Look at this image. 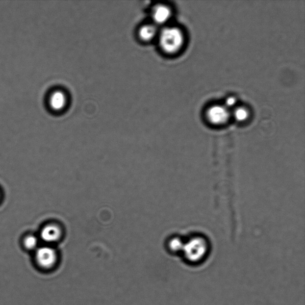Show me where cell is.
Masks as SVG:
<instances>
[{"label":"cell","instance_id":"obj_1","mask_svg":"<svg viewBox=\"0 0 305 305\" xmlns=\"http://www.w3.org/2000/svg\"><path fill=\"white\" fill-rule=\"evenodd\" d=\"M160 48L168 54L178 52L184 44V35L176 27H166L158 34Z\"/></svg>","mask_w":305,"mask_h":305},{"label":"cell","instance_id":"obj_2","mask_svg":"<svg viewBox=\"0 0 305 305\" xmlns=\"http://www.w3.org/2000/svg\"><path fill=\"white\" fill-rule=\"evenodd\" d=\"M209 246L204 238L197 236L191 238L184 243L183 254L188 262L199 263L206 257Z\"/></svg>","mask_w":305,"mask_h":305},{"label":"cell","instance_id":"obj_3","mask_svg":"<svg viewBox=\"0 0 305 305\" xmlns=\"http://www.w3.org/2000/svg\"><path fill=\"white\" fill-rule=\"evenodd\" d=\"M34 257L36 264L43 270H51L57 263V252L49 245L39 246L35 251Z\"/></svg>","mask_w":305,"mask_h":305},{"label":"cell","instance_id":"obj_4","mask_svg":"<svg viewBox=\"0 0 305 305\" xmlns=\"http://www.w3.org/2000/svg\"><path fill=\"white\" fill-rule=\"evenodd\" d=\"M229 113L227 107L223 106H212L208 109L207 118L210 123L214 125H223L229 120Z\"/></svg>","mask_w":305,"mask_h":305},{"label":"cell","instance_id":"obj_5","mask_svg":"<svg viewBox=\"0 0 305 305\" xmlns=\"http://www.w3.org/2000/svg\"><path fill=\"white\" fill-rule=\"evenodd\" d=\"M62 229L54 224H49L44 226L40 232V238L47 244L56 243L62 237Z\"/></svg>","mask_w":305,"mask_h":305},{"label":"cell","instance_id":"obj_6","mask_svg":"<svg viewBox=\"0 0 305 305\" xmlns=\"http://www.w3.org/2000/svg\"><path fill=\"white\" fill-rule=\"evenodd\" d=\"M170 8L165 4L155 5L152 10V19L155 25H163L167 22L171 17Z\"/></svg>","mask_w":305,"mask_h":305},{"label":"cell","instance_id":"obj_7","mask_svg":"<svg viewBox=\"0 0 305 305\" xmlns=\"http://www.w3.org/2000/svg\"><path fill=\"white\" fill-rule=\"evenodd\" d=\"M68 99L65 93L62 91H55L49 98V106L54 111L63 110L67 104Z\"/></svg>","mask_w":305,"mask_h":305},{"label":"cell","instance_id":"obj_8","mask_svg":"<svg viewBox=\"0 0 305 305\" xmlns=\"http://www.w3.org/2000/svg\"><path fill=\"white\" fill-rule=\"evenodd\" d=\"M158 34L156 25L153 24L144 25L138 30V37L144 42H150L157 37Z\"/></svg>","mask_w":305,"mask_h":305},{"label":"cell","instance_id":"obj_9","mask_svg":"<svg viewBox=\"0 0 305 305\" xmlns=\"http://www.w3.org/2000/svg\"><path fill=\"white\" fill-rule=\"evenodd\" d=\"M23 245L25 248L29 251H35L38 248V238L34 235H26L24 238Z\"/></svg>","mask_w":305,"mask_h":305},{"label":"cell","instance_id":"obj_10","mask_svg":"<svg viewBox=\"0 0 305 305\" xmlns=\"http://www.w3.org/2000/svg\"><path fill=\"white\" fill-rule=\"evenodd\" d=\"M184 243L179 238L175 237L169 243V248L173 252H182Z\"/></svg>","mask_w":305,"mask_h":305},{"label":"cell","instance_id":"obj_11","mask_svg":"<svg viewBox=\"0 0 305 305\" xmlns=\"http://www.w3.org/2000/svg\"><path fill=\"white\" fill-rule=\"evenodd\" d=\"M235 118L237 121L243 122L246 120L248 118V112L243 108H238L234 113Z\"/></svg>","mask_w":305,"mask_h":305},{"label":"cell","instance_id":"obj_12","mask_svg":"<svg viewBox=\"0 0 305 305\" xmlns=\"http://www.w3.org/2000/svg\"><path fill=\"white\" fill-rule=\"evenodd\" d=\"M237 100L233 97H229L226 100V106L228 107L234 106L235 103H236Z\"/></svg>","mask_w":305,"mask_h":305},{"label":"cell","instance_id":"obj_13","mask_svg":"<svg viewBox=\"0 0 305 305\" xmlns=\"http://www.w3.org/2000/svg\"><path fill=\"white\" fill-rule=\"evenodd\" d=\"M0 198H1V195H0Z\"/></svg>","mask_w":305,"mask_h":305}]
</instances>
